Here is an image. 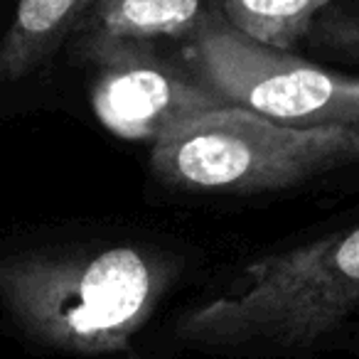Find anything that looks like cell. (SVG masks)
I'll return each instance as SVG.
<instances>
[{
	"mask_svg": "<svg viewBox=\"0 0 359 359\" xmlns=\"http://www.w3.org/2000/svg\"><path fill=\"white\" fill-rule=\"evenodd\" d=\"M175 259L135 244L52 246L0 256V313L45 347L116 354L175 280Z\"/></svg>",
	"mask_w": 359,
	"mask_h": 359,
	"instance_id": "6da1fadb",
	"label": "cell"
},
{
	"mask_svg": "<svg viewBox=\"0 0 359 359\" xmlns=\"http://www.w3.org/2000/svg\"><path fill=\"white\" fill-rule=\"evenodd\" d=\"M359 313V226L246 264L187 310L177 337L197 347H315Z\"/></svg>",
	"mask_w": 359,
	"mask_h": 359,
	"instance_id": "7a4b0ae2",
	"label": "cell"
},
{
	"mask_svg": "<svg viewBox=\"0 0 359 359\" xmlns=\"http://www.w3.org/2000/svg\"><path fill=\"white\" fill-rule=\"evenodd\" d=\"M158 180L177 190L254 195L359 165V123L283 126L224 106L150 145Z\"/></svg>",
	"mask_w": 359,
	"mask_h": 359,
	"instance_id": "3957f363",
	"label": "cell"
},
{
	"mask_svg": "<svg viewBox=\"0 0 359 359\" xmlns=\"http://www.w3.org/2000/svg\"><path fill=\"white\" fill-rule=\"evenodd\" d=\"M190 67L226 106L283 126L359 123V79L259 45L219 13L190 35Z\"/></svg>",
	"mask_w": 359,
	"mask_h": 359,
	"instance_id": "277c9868",
	"label": "cell"
},
{
	"mask_svg": "<svg viewBox=\"0 0 359 359\" xmlns=\"http://www.w3.org/2000/svg\"><path fill=\"white\" fill-rule=\"evenodd\" d=\"M79 52L94 69L91 109L104 128L123 140L155 145L226 106L192 67L165 60L155 45L86 40Z\"/></svg>",
	"mask_w": 359,
	"mask_h": 359,
	"instance_id": "5b68a950",
	"label": "cell"
},
{
	"mask_svg": "<svg viewBox=\"0 0 359 359\" xmlns=\"http://www.w3.org/2000/svg\"><path fill=\"white\" fill-rule=\"evenodd\" d=\"M96 0H18L11 27L0 40V86L40 69L86 25Z\"/></svg>",
	"mask_w": 359,
	"mask_h": 359,
	"instance_id": "8992f818",
	"label": "cell"
},
{
	"mask_svg": "<svg viewBox=\"0 0 359 359\" xmlns=\"http://www.w3.org/2000/svg\"><path fill=\"white\" fill-rule=\"evenodd\" d=\"M205 0H96L79 42H138L158 45L197 30L205 18Z\"/></svg>",
	"mask_w": 359,
	"mask_h": 359,
	"instance_id": "52a82bcc",
	"label": "cell"
},
{
	"mask_svg": "<svg viewBox=\"0 0 359 359\" xmlns=\"http://www.w3.org/2000/svg\"><path fill=\"white\" fill-rule=\"evenodd\" d=\"M332 0H222L219 15L249 40L290 52L313 32Z\"/></svg>",
	"mask_w": 359,
	"mask_h": 359,
	"instance_id": "ba28073f",
	"label": "cell"
},
{
	"mask_svg": "<svg viewBox=\"0 0 359 359\" xmlns=\"http://www.w3.org/2000/svg\"><path fill=\"white\" fill-rule=\"evenodd\" d=\"M313 32L325 45L334 47L339 52H347L349 57H359V0L344 8H334V11L327 8L320 15Z\"/></svg>",
	"mask_w": 359,
	"mask_h": 359,
	"instance_id": "9c48e42d",
	"label": "cell"
}]
</instances>
